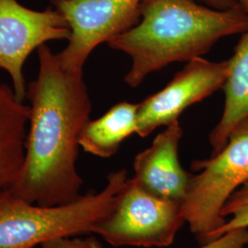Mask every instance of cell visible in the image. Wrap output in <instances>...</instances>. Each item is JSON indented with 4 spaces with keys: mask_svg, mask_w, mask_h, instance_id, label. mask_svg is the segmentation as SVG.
<instances>
[{
    "mask_svg": "<svg viewBox=\"0 0 248 248\" xmlns=\"http://www.w3.org/2000/svg\"><path fill=\"white\" fill-rule=\"evenodd\" d=\"M37 50L39 73L27 89L31 118L25 160L9 191L31 203L56 206L81 196L78 140L92 105L83 71L64 68L46 45Z\"/></svg>",
    "mask_w": 248,
    "mask_h": 248,
    "instance_id": "obj_1",
    "label": "cell"
},
{
    "mask_svg": "<svg viewBox=\"0 0 248 248\" xmlns=\"http://www.w3.org/2000/svg\"><path fill=\"white\" fill-rule=\"evenodd\" d=\"M248 28V15L241 7L219 10L197 0H142L139 23L108 45L132 58L124 80L135 88L151 73L202 57L220 39Z\"/></svg>",
    "mask_w": 248,
    "mask_h": 248,
    "instance_id": "obj_2",
    "label": "cell"
},
{
    "mask_svg": "<svg viewBox=\"0 0 248 248\" xmlns=\"http://www.w3.org/2000/svg\"><path fill=\"white\" fill-rule=\"evenodd\" d=\"M127 178L125 169L112 172L98 193L56 206L31 203L7 190L0 196V248H33L51 240L93 234Z\"/></svg>",
    "mask_w": 248,
    "mask_h": 248,
    "instance_id": "obj_3",
    "label": "cell"
},
{
    "mask_svg": "<svg viewBox=\"0 0 248 248\" xmlns=\"http://www.w3.org/2000/svg\"><path fill=\"white\" fill-rule=\"evenodd\" d=\"M181 210L190 232L200 245L215 239L225 222L223 204L248 180V118L231 132L222 150L209 159L195 160Z\"/></svg>",
    "mask_w": 248,
    "mask_h": 248,
    "instance_id": "obj_4",
    "label": "cell"
},
{
    "mask_svg": "<svg viewBox=\"0 0 248 248\" xmlns=\"http://www.w3.org/2000/svg\"><path fill=\"white\" fill-rule=\"evenodd\" d=\"M184 224L181 205L152 194L128 177L93 234L116 248H165L173 244Z\"/></svg>",
    "mask_w": 248,
    "mask_h": 248,
    "instance_id": "obj_5",
    "label": "cell"
},
{
    "mask_svg": "<svg viewBox=\"0 0 248 248\" xmlns=\"http://www.w3.org/2000/svg\"><path fill=\"white\" fill-rule=\"evenodd\" d=\"M142 0H51L71 30L68 45L57 57L71 71H83L93 50L136 26Z\"/></svg>",
    "mask_w": 248,
    "mask_h": 248,
    "instance_id": "obj_6",
    "label": "cell"
},
{
    "mask_svg": "<svg viewBox=\"0 0 248 248\" xmlns=\"http://www.w3.org/2000/svg\"><path fill=\"white\" fill-rule=\"evenodd\" d=\"M70 36V27L56 9L38 11L17 0H0V68L8 72L18 100L26 98L23 65L30 54L47 42Z\"/></svg>",
    "mask_w": 248,
    "mask_h": 248,
    "instance_id": "obj_7",
    "label": "cell"
},
{
    "mask_svg": "<svg viewBox=\"0 0 248 248\" xmlns=\"http://www.w3.org/2000/svg\"><path fill=\"white\" fill-rule=\"evenodd\" d=\"M186 62L164 89L139 104L136 133L142 138L178 121L186 108L222 89L229 74V60L212 62L197 57Z\"/></svg>",
    "mask_w": 248,
    "mask_h": 248,
    "instance_id": "obj_8",
    "label": "cell"
},
{
    "mask_svg": "<svg viewBox=\"0 0 248 248\" xmlns=\"http://www.w3.org/2000/svg\"><path fill=\"white\" fill-rule=\"evenodd\" d=\"M182 134L178 121L169 124L150 147L139 153L133 161V177L141 186L154 195L179 205L186 199L192 176L182 168L178 158Z\"/></svg>",
    "mask_w": 248,
    "mask_h": 248,
    "instance_id": "obj_9",
    "label": "cell"
},
{
    "mask_svg": "<svg viewBox=\"0 0 248 248\" xmlns=\"http://www.w3.org/2000/svg\"><path fill=\"white\" fill-rule=\"evenodd\" d=\"M30 118L31 107L18 100L12 88L0 84V196L23 167Z\"/></svg>",
    "mask_w": 248,
    "mask_h": 248,
    "instance_id": "obj_10",
    "label": "cell"
},
{
    "mask_svg": "<svg viewBox=\"0 0 248 248\" xmlns=\"http://www.w3.org/2000/svg\"><path fill=\"white\" fill-rule=\"evenodd\" d=\"M222 89L225 103L222 118L209 135L212 155L222 150L232 130L248 118V28L229 59V74Z\"/></svg>",
    "mask_w": 248,
    "mask_h": 248,
    "instance_id": "obj_11",
    "label": "cell"
},
{
    "mask_svg": "<svg viewBox=\"0 0 248 248\" xmlns=\"http://www.w3.org/2000/svg\"><path fill=\"white\" fill-rule=\"evenodd\" d=\"M139 104L118 103L100 118L89 121L79 135L80 147L101 158L114 155L124 140L137 132Z\"/></svg>",
    "mask_w": 248,
    "mask_h": 248,
    "instance_id": "obj_12",
    "label": "cell"
},
{
    "mask_svg": "<svg viewBox=\"0 0 248 248\" xmlns=\"http://www.w3.org/2000/svg\"><path fill=\"white\" fill-rule=\"evenodd\" d=\"M221 215L225 222L215 233V239L230 232L248 228V180L227 199L223 204Z\"/></svg>",
    "mask_w": 248,
    "mask_h": 248,
    "instance_id": "obj_13",
    "label": "cell"
},
{
    "mask_svg": "<svg viewBox=\"0 0 248 248\" xmlns=\"http://www.w3.org/2000/svg\"><path fill=\"white\" fill-rule=\"evenodd\" d=\"M248 228L230 231L198 248H248Z\"/></svg>",
    "mask_w": 248,
    "mask_h": 248,
    "instance_id": "obj_14",
    "label": "cell"
},
{
    "mask_svg": "<svg viewBox=\"0 0 248 248\" xmlns=\"http://www.w3.org/2000/svg\"><path fill=\"white\" fill-rule=\"evenodd\" d=\"M41 248H102L101 244L94 236L86 238L66 237L51 240L42 244Z\"/></svg>",
    "mask_w": 248,
    "mask_h": 248,
    "instance_id": "obj_15",
    "label": "cell"
},
{
    "mask_svg": "<svg viewBox=\"0 0 248 248\" xmlns=\"http://www.w3.org/2000/svg\"><path fill=\"white\" fill-rule=\"evenodd\" d=\"M205 6H208L212 9L219 10H227V9L239 8V4L236 0H199Z\"/></svg>",
    "mask_w": 248,
    "mask_h": 248,
    "instance_id": "obj_16",
    "label": "cell"
},
{
    "mask_svg": "<svg viewBox=\"0 0 248 248\" xmlns=\"http://www.w3.org/2000/svg\"><path fill=\"white\" fill-rule=\"evenodd\" d=\"M236 1L239 4L240 7L248 15V0H236Z\"/></svg>",
    "mask_w": 248,
    "mask_h": 248,
    "instance_id": "obj_17",
    "label": "cell"
}]
</instances>
